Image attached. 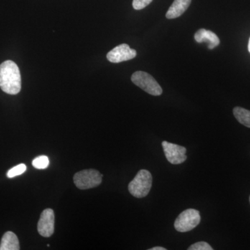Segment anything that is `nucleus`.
Segmentation results:
<instances>
[{"instance_id":"obj_1","label":"nucleus","mask_w":250,"mask_h":250,"mask_svg":"<svg viewBox=\"0 0 250 250\" xmlns=\"http://www.w3.org/2000/svg\"><path fill=\"white\" fill-rule=\"evenodd\" d=\"M21 75L19 67L12 61L0 65V88L9 95H17L21 90Z\"/></svg>"},{"instance_id":"obj_2","label":"nucleus","mask_w":250,"mask_h":250,"mask_svg":"<svg viewBox=\"0 0 250 250\" xmlns=\"http://www.w3.org/2000/svg\"><path fill=\"white\" fill-rule=\"evenodd\" d=\"M152 185V176L147 170H141L130 182L128 189L131 195L137 198L147 196Z\"/></svg>"},{"instance_id":"obj_3","label":"nucleus","mask_w":250,"mask_h":250,"mask_svg":"<svg viewBox=\"0 0 250 250\" xmlns=\"http://www.w3.org/2000/svg\"><path fill=\"white\" fill-rule=\"evenodd\" d=\"M201 221L199 210L188 208L179 214L174 222V228L179 232H187L196 228Z\"/></svg>"},{"instance_id":"obj_4","label":"nucleus","mask_w":250,"mask_h":250,"mask_svg":"<svg viewBox=\"0 0 250 250\" xmlns=\"http://www.w3.org/2000/svg\"><path fill=\"white\" fill-rule=\"evenodd\" d=\"M131 81L135 85L139 86L146 93L159 96L163 93L162 88L155 79L146 72L137 71L131 76Z\"/></svg>"},{"instance_id":"obj_5","label":"nucleus","mask_w":250,"mask_h":250,"mask_svg":"<svg viewBox=\"0 0 250 250\" xmlns=\"http://www.w3.org/2000/svg\"><path fill=\"white\" fill-rule=\"evenodd\" d=\"M74 183L81 190L98 187L103 181V174L98 170H84L77 172L74 176Z\"/></svg>"},{"instance_id":"obj_6","label":"nucleus","mask_w":250,"mask_h":250,"mask_svg":"<svg viewBox=\"0 0 250 250\" xmlns=\"http://www.w3.org/2000/svg\"><path fill=\"white\" fill-rule=\"evenodd\" d=\"M162 147L166 159L170 164H173V165H178V164H183L184 161L187 160V156L186 154L187 149L186 147L167 142V141H163Z\"/></svg>"},{"instance_id":"obj_7","label":"nucleus","mask_w":250,"mask_h":250,"mask_svg":"<svg viewBox=\"0 0 250 250\" xmlns=\"http://www.w3.org/2000/svg\"><path fill=\"white\" fill-rule=\"evenodd\" d=\"M137 52L134 49H131L127 44H122L117 46L110 51L106 55L108 62L113 63H118L134 59Z\"/></svg>"},{"instance_id":"obj_8","label":"nucleus","mask_w":250,"mask_h":250,"mask_svg":"<svg viewBox=\"0 0 250 250\" xmlns=\"http://www.w3.org/2000/svg\"><path fill=\"white\" fill-rule=\"evenodd\" d=\"M54 210L51 208L44 210L41 213L40 220L38 223V231L41 236L48 238L54 233Z\"/></svg>"},{"instance_id":"obj_9","label":"nucleus","mask_w":250,"mask_h":250,"mask_svg":"<svg viewBox=\"0 0 250 250\" xmlns=\"http://www.w3.org/2000/svg\"><path fill=\"white\" fill-rule=\"evenodd\" d=\"M194 37L198 43H202V42L207 43L208 48L209 49H214L220 44V39L218 36L213 31L207 30V29H199L195 33Z\"/></svg>"},{"instance_id":"obj_10","label":"nucleus","mask_w":250,"mask_h":250,"mask_svg":"<svg viewBox=\"0 0 250 250\" xmlns=\"http://www.w3.org/2000/svg\"><path fill=\"white\" fill-rule=\"evenodd\" d=\"M192 0H174L166 13L167 19H174L182 16L190 6Z\"/></svg>"},{"instance_id":"obj_11","label":"nucleus","mask_w":250,"mask_h":250,"mask_svg":"<svg viewBox=\"0 0 250 250\" xmlns=\"http://www.w3.org/2000/svg\"><path fill=\"white\" fill-rule=\"evenodd\" d=\"M20 243L17 236L14 232L4 233L0 243V250H19Z\"/></svg>"},{"instance_id":"obj_12","label":"nucleus","mask_w":250,"mask_h":250,"mask_svg":"<svg viewBox=\"0 0 250 250\" xmlns=\"http://www.w3.org/2000/svg\"><path fill=\"white\" fill-rule=\"evenodd\" d=\"M233 112L237 121L247 127L250 128V111L249 110L237 106L233 108Z\"/></svg>"},{"instance_id":"obj_13","label":"nucleus","mask_w":250,"mask_h":250,"mask_svg":"<svg viewBox=\"0 0 250 250\" xmlns=\"http://www.w3.org/2000/svg\"><path fill=\"white\" fill-rule=\"evenodd\" d=\"M49 164V158L46 156H40L35 158L32 161V165L36 169L43 170L47 168Z\"/></svg>"},{"instance_id":"obj_14","label":"nucleus","mask_w":250,"mask_h":250,"mask_svg":"<svg viewBox=\"0 0 250 250\" xmlns=\"http://www.w3.org/2000/svg\"><path fill=\"white\" fill-rule=\"evenodd\" d=\"M26 170H27V166H26L25 164H19V165L13 167V168L10 169V170L8 171L7 177H9V178H14L15 177H17V176L21 175V174L24 173Z\"/></svg>"},{"instance_id":"obj_15","label":"nucleus","mask_w":250,"mask_h":250,"mask_svg":"<svg viewBox=\"0 0 250 250\" xmlns=\"http://www.w3.org/2000/svg\"><path fill=\"white\" fill-rule=\"evenodd\" d=\"M188 250H213V248L207 242H198L189 247Z\"/></svg>"},{"instance_id":"obj_16","label":"nucleus","mask_w":250,"mask_h":250,"mask_svg":"<svg viewBox=\"0 0 250 250\" xmlns=\"http://www.w3.org/2000/svg\"><path fill=\"white\" fill-rule=\"evenodd\" d=\"M153 0H133V7L136 10H141L150 4Z\"/></svg>"},{"instance_id":"obj_17","label":"nucleus","mask_w":250,"mask_h":250,"mask_svg":"<svg viewBox=\"0 0 250 250\" xmlns=\"http://www.w3.org/2000/svg\"><path fill=\"white\" fill-rule=\"evenodd\" d=\"M149 250H166V248H162V247H154V248H151Z\"/></svg>"},{"instance_id":"obj_18","label":"nucleus","mask_w":250,"mask_h":250,"mask_svg":"<svg viewBox=\"0 0 250 250\" xmlns=\"http://www.w3.org/2000/svg\"><path fill=\"white\" fill-rule=\"evenodd\" d=\"M248 50H249L250 53V39L249 41V43H248Z\"/></svg>"},{"instance_id":"obj_19","label":"nucleus","mask_w":250,"mask_h":250,"mask_svg":"<svg viewBox=\"0 0 250 250\" xmlns=\"http://www.w3.org/2000/svg\"></svg>"}]
</instances>
